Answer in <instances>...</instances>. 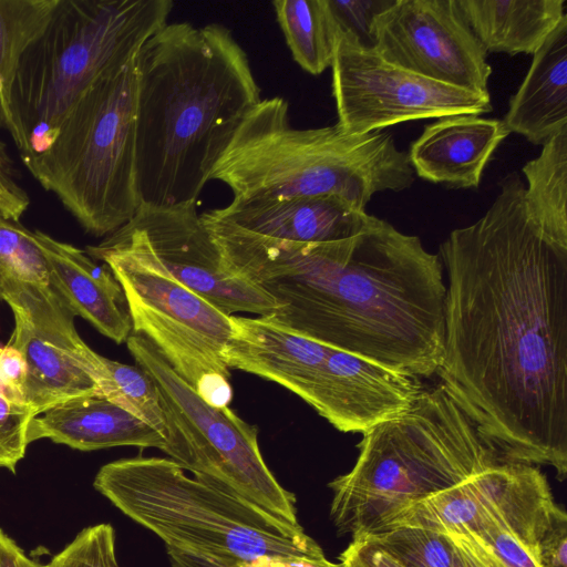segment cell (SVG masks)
<instances>
[{
  "mask_svg": "<svg viewBox=\"0 0 567 567\" xmlns=\"http://www.w3.org/2000/svg\"><path fill=\"white\" fill-rule=\"evenodd\" d=\"M44 567H120L113 526L101 523L82 529Z\"/></svg>",
  "mask_w": 567,
  "mask_h": 567,
  "instance_id": "obj_29",
  "label": "cell"
},
{
  "mask_svg": "<svg viewBox=\"0 0 567 567\" xmlns=\"http://www.w3.org/2000/svg\"><path fill=\"white\" fill-rule=\"evenodd\" d=\"M372 537L404 567H455L456 547L447 534L396 526Z\"/></svg>",
  "mask_w": 567,
  "mask_h": 567,
  "instance_id": "obj_27",
  "label": "cell"
},
{
  "mask_svg": "<svg viewBox=\"0 0 567 567\" xmlns=\"http://www.w3.org/2000/svg\"><path fill=\"white\" fill-rule=\"evenodd\" d=\"M135 58L96 81L70 111L52 145L23 161L34 179L96 237L118 229L141 206Z\"/></svg>",
  "mask_w": 567,
  "mask_h": 567,
  "instance_id": "obj_8",
  "label": "cell"
},
{
  "mask_svg": "<svg viewBox=\"0 0 567 567\" xmlns=\"http://www.w3.org/2000/svg\"><path fill=\"white\" fill-rule=\"evenodd\" d=\"M440 245L446 271L436 373L501 463L567 473V241L530 216L517 173Z\"/></svg>",
  "mask_w": 567,
  "mask_h": 567,
  "instance_id": "obj_1",
  "label": "cell"
},
{
  "mask_svg": "<svg viewBox=\"0 0 567 567\" xmlns=\"http://www.w3.org/2000/svg\"><path fill=\"white\" fill-rule=\"evenodd\" d=\"M11 281L50 285V269L34 233L0 215V293Z\"/></svg>",
  "mask_w": 567,
  "mask_h": 567,
  "instance_id": "obj_28",
  "label": "cell"
},
{
  "mask_svg": "<svg viewBox=\"0 0 567 567\" xmlns=\"http://www.w3.org/2000/svg\"><path fill=\"white\" fill-rule=\"evenodd\" d=\"M542 567H567V517L558 508L537 542Z\"/></svg>",
  "mask_w": 567,
  "mask_h": 567,
  "instance_id": "obj_33",
  "label": "cell"
},
{
  "mask_svg": "<svg viewBox=\"0 0 567 567\" xmlns=\"http://www.w3.org/2000/svg\"><path fill=\"white\" fill-rule=\"evenodd\" d=\"M277 21L293 60L319 75L331 66L339 24L329 0H276Z\"/></svg>",
  "mask_w": 567,
  "mask_h": 567,
  "instance_id": "obj_22",
  "label": "cell"
},
{
  "mask_svg": "<svg viewBox=\"0 0 567 567\" xmlns=\"http://www.w3.org/2000/svg\"><path fill=\"white\" fill-rule=\"evenodd\" d=\"M331 69L337 125L349 134L492 111L489 92L441 83L393 64L340 25Z\"/></svg>",
  "mask_w": 567,
  "mask_h": 567,
  "instance_id": "obj_11",
  "label": "cell"
},
{
  "mask_svg": "<svg viewBox=\"0 0 567 567\" xmlns=\"http://www.w3.org/2000/svg\"><path fill=\"white\" fill-rule=\"evenodd\" d=\"M50 269V285L75 316L89 321L116 343L126 342L133 331L124 291L104 264L97 265L85 250L35 230Z\"/></svg>",
  "mask_w": 567,
  "mask_h": 567,
  "instance_id": "obj_17",
  "label": "cell"
},
{
  "mask_svg": "<svg viewBox=\"0 0 567 567\" xmlns=\"http://www.w3.org/2000/svg\"><path fill=\"white\" fill-rule=\"evenodd\" d=\"M94 380L102 395L167 439L168 426L158 388L143 369L97 354Z\"/></svg>",
  "mask_w": 567,
  "mask_h": 567,
  "instance_id": "obj_25",
  "label": "cell"
},
{
  "mask_svg": "<svg viewBox=\"0 0 567 567\" xmlns=\"http://www.w3.org/2000/svg\"><path fill=\"white\" fill-rule=\"evenodd\" d=\"M93 485L123 514L158 536L166 548L237 567L326 559L300 525L188 476L167 457L110 462L99 470Z\"/></svg>",
  "mask_w": 567,
  "mask_h": 567,
  "instance_id": "obj_6",
  "label": "cell"
},
{
  "mask_svg": "<svg viewBox=\"0 0 567 567\" xmlns=\"http://www.w3.org/2000/svg\"><path fill=\"white\" fill-rule=\"evenodd\" d=\"M353 467L329 483L331 519L352 539L391 527L408 507L502 464L444 384L363 433Z\"/></svg>",
  "mask_w": 567,
  "mask_h": 567,
  "instance_id": "obj_4",
  "label": "cell"
},
{
  "mask_svg": "<svg viewBox=\"0 0 567 567\" xmlns=\"http://www.w3.org/2000/svg\"><path fill=\"white\" fill-rule=\"evenodd\" d=\"M237 199L337 196L361 210L374 194L414 182L406 152L381 131L349 134L337 124L295 128L285 99H261L243 118L209 181Z\"/></svg>",
  "mask_w": 567,
  "mask_h": 567,
  "instance_id": "obj_5",
  "label": "cell"
},
{
  "mask_svg": "<svg viewBox=\"0 0 567 567\" xmlns=\"http://www.w3.org/2000/svg\"><path fill=\"white\" fill-rule=\"evenodd\" d=\"M456 547L455 567H485L478 557L457 534H447Z\"/></svg>",
  "mask_w": 567,
  "mask_h": 567,
  "instance_id": "obj_37",
  "label": "cell"
},
{
  "mask_svg": "<svg viewBox=\"0 0 567 567\" xmlns=\"http://www.w3.org/2000/svg\"><path fill=\"white\" fill-rule=\"evenodd\" d=\"M58 0H0V125L8 126V93L18 61L49 21Z\"/></svg>",
  "mask_w": 567,
  "mask_h": 567,
  "instance_id": "obj_26",
  "label": "cell"
},
{
  "mask_svg": "<svg viewBox=\"0 0 567 567\" xmlns=\"http://www.w3.org/2000/svg\"><path fill=\"white\" fill-rule=\"evenodd\" d=\"M249 233L296 243H329L355 236L369 214L344 199L324 195L287 199H237L207 210Z\"/></svg>",
  "mask_w": 567,
  "mask_h": 567,
  "instance_id": "obj_15",
  "label": "cell"
},
{
  "mask_svg": "<svg viewBox=\"0 0 567 567\" xmlns=\"http://www.w3.org/2000/svg\"><path fill=\"white\" fill-rule=\"evenodd\" d=\"M171 0H58L22 52L8 93V126L22 162L45 152L81 96L122 69L161 30Z\"/></svg>",
  "mask_w": 567,
  "mask_h": 567,
  "instance_id": "obj_7",
  "label": "cell"
},
{
  "mask_svg": "<svg viewBox=\"0 0 567 567\" xmlns=\"http://www.w3.org/2000/svg\"><path fill=\"white\" fill-rule=\"evenodd\" d=\"M200 217L224 267L279 303L266 318L404 374L436 373L446 285L440 256L417 236L369 215L353 237L296 243Z\"/></svg>",
  "mask_w": 567,
  "mask_h": 567,
  "instance_id": "obj_2",
  "label": "cell"
},
{
  "mask_svg": "<svg viewBox=\"0 0 567 567\" xmlns=\"http://www.w3.org/2000/svg\"><path fill=\"white\" fill-rule=\"evenodd\" d=\"M128 221L143 233L154 255L176 279L221 312L266 317L279 308L267 292L224 267L196 204L141 205Z\"/></svg>",
  "mask_w": 567,
  "mask_h": 567,
  "instance_id": "obj_14",
  "label": "cell"
},
{
  "mask_svg": "<svg viewBox=\"0 0 567 567\" xmlns=\"http://www.w3.org/2000/svg\"><path fill=\"white\" fill-rule=\"evenodd\" d=\"M527 467L518 463L494 465L408 507L390 528L414 526L443 534L477 535L505 507Z\"/></svg>",
  "mask_w": 567,
  "mask_h": 567,
  "instance_id": "obj_19",
  "label": "cell"
},
{
  "mask_svg": "<svg viewBox=\"0 0 567 567\" xmlns=\"http://www.w3.org/2000/svg\"><path fill=\"white\" fill-rule=\"evenodd\" d=\"M339 559L340 567H404L372 537L352 539Z\"/></svg>",
  "mask_w": 567,
  "mask_h": 567,
  "instance_id": "obj_34",
  "label": "cell"
},
{
  "mask_svg": "<svg viewBox=\"0 0 567 567\" xmlns=\"http://www.w3.org/2000/svg\"><path fill=\"white\" fill-rule=\"evenodd\" d=\"M0 567H44L29 558L22 548L0 528Z\"/></svg>",
  "mask_w": 567,
  "mask_h": 567,
  "instance_id": "obj_36",
  "label": "cell"
},
{
  "mask_svg": "<svg viewBox=\"0 0 567 567\" xmlns=\"http://www.w3.org/2000/svg\"><path fill=\"white\" fill-rule=\"evenodd\" d=\"M392 0H329L340 28L354 33L370 45V27L373 17L385 9Z\"/></svg>",
  "mask_w": 567,
  "mask_h": 567,
  "instance_id": "obj_31",
  "label": "cell"
},
{
  "mask_svg": "<svg viewBox=\"0 0 567 567\" xmlns=\"http://www.w3.org/2000/svg\"><path fill=\"white\" fill-rule=\"evenodd\" d=\"M85 252L120 282L132 332L148 339L205 402L228 406L233 389L224 352L233 334L231 316L176 279L130 221Z\"/></svg>",
  "mask_w": 567,
  "mask_h": 567,
  "instance_id": "obj_9",
  "label": "cell"
},
{
  "mask_svg": "<svg viewBox=\"0 0 567 567\" xmlns=\"http://www.w3.org/2000/svg\"><path fill=\"white\" fill-rule=\"evenodd\" d=\"M0 300L13 313L7 343L25 362L23 398L35 416L68 400L100 393L94 380L97 352L82 340L75 315L51 285L11 281Z\"/></svg>",
  "mask_w": 567,
  "mask_h": 567,
  "instance_id": "obj_12",
  "label": "cell"
},
{
  "mask_svg": "<svg viewBox=\"0 0 567 567\" xmlns=\"http://www.w3.org/2000/svg\"><path fill=\"white\" fill-rule=\"evenodd\" d=\"M503 122L535 145L567 127V16L533 54Z\"/></svg>",
  "mask_w": 567,
  "mask_h": 567,
  "instance_id": "obj_20",
  "label": "cell"
},
{
  "mask_svg": "<svg viewBox=\"0 0 567 567\" xmlns=\"http://www.w3.org/2000/svg\"><path fill=\"white\" fill-rule=\"evenodd\" d=\"M486 52L534 54L567 16L565 0H456Z\"/></svg>",
  "mask_w": 567,
  "mask_h": 567,
  "instance_id": "obj_21",
  "label": "cell"
},
{
  "mask_svg": "<svg viewBox=\"0 0 567 567\" xmlns=\"http://www.w3.org/2000/svg\"><path fill=\"white\" fill-rule=\"evenodd\" d=\"M29 205V195L17 182L12 159L0 141V215L19 221Z\"/></svg>",
  "mask_w": 567,
  "mask_h": 567,
  "instance_id": "obj_32",
  "label": "cell"
},
{
  "mask_svg": "<svg viewBox=\"0 0 567 567\" xmlns=\"http://www.w3.org/2000/svg\"><path fill=\"white\" fill-rule=\"evenodd\" d=\"M141 205L196 204L246 114L261 100L248 56L217 23H166L140 49Z\"/></svg>",
  "mask_w": 567,
  "mask_h": 567,
  "instance_id": "obj_3",
  "label": "cell"
},
{
  "mask_svg": "<svg viewBox=\"0 0 567 567\" xmlns=\"http://www.w3.org/2000/svg\"><path fill=\"white\" fill-rule=\"evenodd\" d=\"M25 362L22 354L10 344L0 347V388L11 398L25 402L23 385Z\"/></svg>",
  "mask_w": 567,
  "mask_h": 567,
  "instance_id": "obj_35",
  "label": "cell"
},
{
  "mask_svg": "<svg viewBox=\"0 0 567 567\" xmlns=\"http://www.w3.org/2000/svg\"><path fill=\"white\" fill-rule=\"evenodd\" d=\"M126 344L158 388L168 426L163 452L194 477L299 525L296 497L267 466L257 427L228 406L205 402L142 334L132 332Z\"/></svg>",
  "mask_w": 567,
  "mask_h": 567,
  "instance_id": "obj_10",
  "label": "cell"
},
{
  "mask_svg": "<svg viewBox=\"0 0 567 567\" xmlns=\"http://www.w3.org/2000/svg\"><path fill=\"white\" fill-rule=\"evenodd\" d=\"M370 45L386 61L427 79L488 92L487 52L456 0H392L373 17Z\"/></svg>",
  "mask_w": 567,
  "mask_h": 567,
  "instance_id": "obj_13",
  "label": "cell"
},
{
  "mask_svg": "<svg viewBox=\"0 0 567 567\" xmlns=\"http://www.w3.org/2000/svg\"><path fill=\"white\" fill-rule=\"evenodd\" d=\"M522 172L530 216L544 233L567 241V127L545 142Z\"/></svg>",
  "mask_w": 567,
  "mask_h": 567,
  "instance_id": "obj_23",
  "label": "cell"
},
{
  "mask_svg": "<svg viewBox=\"0 0 567 567\" xmlns=\"http://www.w3.org/2000/svg\"><path fill=\"white\" fill-rule=\"evenodd\" d=\"M41 439L80 451L166 447L156 430L100 393L68 400L34 416L28 429L29 444Z\"/></svg>",
  "mask_w": 567,
  "mask_h": 567,
  "instance_id": "obj_18",
  "label": "cell"
},
{
  "mask_svg": "<svg viewBox=\"0 0 567 567\" xmlns=\"http://www.w3.org/2000/svg\"><path fill=\"white\" fill-rule=\"evenodd\" d=\"M503 120L458 114L424 126L408 153L419 177L453 188H477L499 144L509 135Z\"/></svg>",
  "mask_w": 567,
  "mask_h": 567,
  "instance_id": "obj_16",
  "label": "cell"
},
{
  "mask_svg": "<svg viewBox=\"0 0 567 567\" xmlns=\"http://www.w3.org/2000/svg\"><path fill=\"white\" fill-rule=\"evenodd\" d=\"M34 416L25 402L11 398L0 389V468L16 473L25 455L28 429Z\"/></svg>",
  "mask_w": 567,
  "mask_h": 567,
  "instance_id": "obj_30",
  "label": "cell"
},
{
  "mask_svg": "<svg viewBox=\"0 0 567 567\" xmlns=\"http://www.w3.org/2000/svg\"><path fill=\"white\" fill-rule=\"evenodd\" d=\"M491 523L477 535H460L485 567H542L537 542L556 511Z\"/></svg>",
  "mask_w": 567,
  "mask_h": 567,
  "instance_id": "obj_24",
  "label": "cell"
}]
</instances>
